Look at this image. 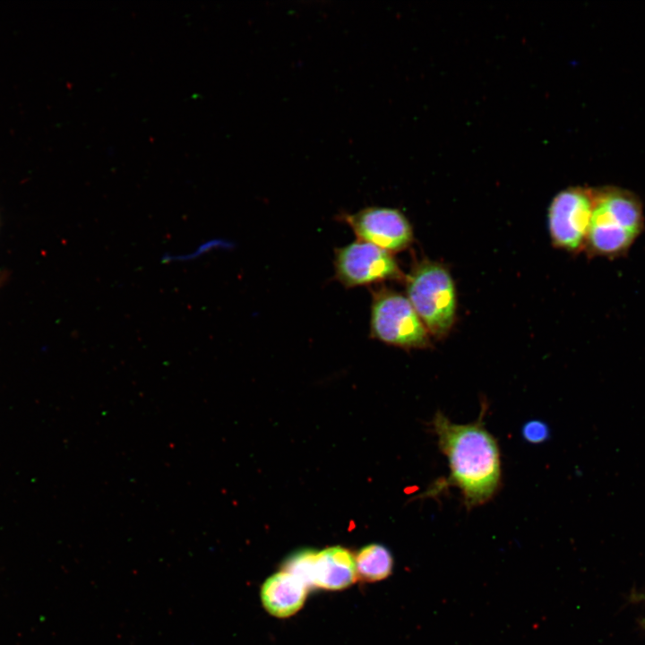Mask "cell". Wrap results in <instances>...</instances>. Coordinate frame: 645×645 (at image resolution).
Listing matches in <instances>:
<instances>
[{
    "mask_svg": "<svg viewBox=\"0 0 645 645\" xmlns=\"http://www.w3.org/2000/svg\"><path fill=\"white\" fill-rule=\"evenodd\" d=\"M469 424L451 421L437 411L431 422L440 452L446 457L449 476L434 482L421 497L437 496L444 489L457 487L467 509L491 501L502 486L501 452L497 440L486 428L483 417Z\"/></svg>",
    "mask_w": 645,
    "mask_h": 645,
    "instance_id": "6da1fadb",
    "label": "cell"
},
{
    "mask_svg": "<svg viewBox=\"0 0 645 645\" xmlns=\"http://www.w3.org/2000/svg\"><path fill=\"white\" fill-rule=\"evenodd\" d=\"M639 197L616 186L594 189V206L586 249L590 255L616 259L625 255L644 230Z\"/></svg>",
    "mask_w": 645,
    "mask_h": 645,
    "instance_id": "7a4b0ae2",
    "label": "cell"
},
{
    "mask_svg": "<svg viewBox=\"0 0 645 645\" xmlns=\"http://www.w3.org/2000/svg\"><path fill=\"white\" fill-rule=\"evenodd\" d=\"M407 297L428 333L446 335L456 316V292L452 278L442 264L423 261L407 278Z\"/></svg>",
    "mask_w": 645,
    "mask_h": 645,
    "instance_id": "3957f363",
    "label": "cell"
},
{
    "mask_svg": "<svg viewBox=\"0 0 645 645\" xmlns=\"http://www.w3.org/2000/svg\"><path fill=\"white\" fill-rule=\"evenodd\" d=\"M370 317L372 337L403 348H425L429 335L407 297L387 288L373 293Z\"/></svg>",
    "mask_w": 645,
    "mask_h": 645,
    "instance_id": "277c9868",
    "label": "cell"
},
{
    "mask_svg": "<svg viewBox=\"0 0 645 645\" xmlns=\"http://www.w3.org/2000/svg\"><path fill=\"white\" fill-rule=\"evenodd\" d=\"M594 206V189L570 187L553 199L548 210L552 242L571 253L586 249Z\"/></svg>",
    "mask_w": 645,
    "mask_h": 645,
    "instance_id": "5b68a950",
    "label": "cell"
},
{
    "mask_svg": "<svg viewBox=\"0 0 645 645\" xmlns=\"http://www.w3.org/2000/svg\"><path fill=\"white\" fill-rule=\"evenodd\" d=\"M334 265L338 280L348 288L402 277L391 253L359 239L337 249Z\"/></svg>",
    "mask_w": 645,
    "mask_h": 645,
    "instance_id": "8992f818",
    "label": "cell"
},
{
    "mask_svg": "<svg viewBox=\"0 0 645 645\" xmlns=\"http://www.w3.org/2000/svg\"><path fill=\"white\" fill-rule=\"evenodd\" d=\"M359 240L390 253L406 249L413 240L410 223L399 210L367 207L356 213L343 215Z\"/></svg>",
    "mask_w": 645,
    "mask_h": 645,
    "instance_id": "52a82bcc",
    "label": "cell"
},
{
    "mask_svg": "<svg viewBox=\"0 0 645 645\" xmlns=\"http://www.w3.org/2000/svg\"><path fill=\"white\" fill-rule=\"evenodd\" d=\"M353 555L340 546L313 552L310 567L311 587L341 589L348 587L357 577Z\"/></svg>",
    "mask_w": 645,
    "mask_h": 645,
    "instance_id": "ba28073f",
    "label": "cell"
},
{
    "mask_svg": "<svg viewBox=\"0 0 645 645\" xmlns=\"http://www.w3.org/2000/svg\"><path fill=\"white\" fill-rule=\"evenodd\" d=\"M308 587L297 576L282 571L271 575L261 589V599L272 615L288 617L303 606Z\"/></svg>",
    "mask_w": 645,
    "mask_h": 645,
    "instance_id": "9c48e42d",
    "label": "cell"
},
{
    "mask_svg": "<svg viewBox=\"0 0 645 645\" xmlns=\"http://www.w3.org/2000/svg\"><path fill=\"white\" fill-rule=\"evenodd\" d=\"M357 573L369 581L381 580L390 575L393 567L391 552L383 545L363 546L355 557Z\"/></svg>",
    "mask_w": 645,
    "mask_h": 645,
    "instance_id": "30bf717a",
    "label": "cell"
},
{
    "mask_svg": "<svg viewBox=\"0 0 645 645\" xmlns=\"http://www.w3.org/2000/svg\"><path fill=\"white\" fill-rule=\"evenodd\" d=\"M521 435L529 443L540 444L550 437V428L542 420L531 419L522 425Z\"/></svg>",
    "mask_w": 645,
    "mask_h": 645,
    "instance_id": "8fae6325",
    "label": "cell"
},
{
    "mask_svg": "<svg viewBox=\"0 0 645 645\" xmlns=\"http://www.w3.org/2000/svg\"><path fill=\"white\" fill-rule=\"evenodd\" d=\"M631 598L634 602H644L645 603V592H633L631 595Z\"/></svg>",
    "mask_w": 645,
    "mask_h": 645,
    "instance_id": "7c38bea8",
    "label": "cell"
},
{
    "mask_svg": "<svg viewBox=\"0 0 645 645\" xmlns=\"http://www.w3.org/2000/svg\"><path fill=\"white\" fill-rule=\"evenodd\" d=\"M4 276H2V274L0 273V286H1L2 281L4 280Z\"/></svg>",
    "mask_w": 645,
    "mask_h": 645,
    "instance_id": "4fadbf2b",
    "label": "cell"
},
{
    "mask_svg": "<svg viewBox=\"0 0 645 645\" xmlns=\"http://www.w3.org/2000/svg\"><path fill=\"white\" fill-rule=\"evenodd\" d=\"M641 624L643 625V627L645 628V619H643Z\"/></svg>",
    "mask_w": 645,
    "mask_h": 645,
    "instance_id": "5bb4252c",
    "label": "cell"
}]
</instances>
